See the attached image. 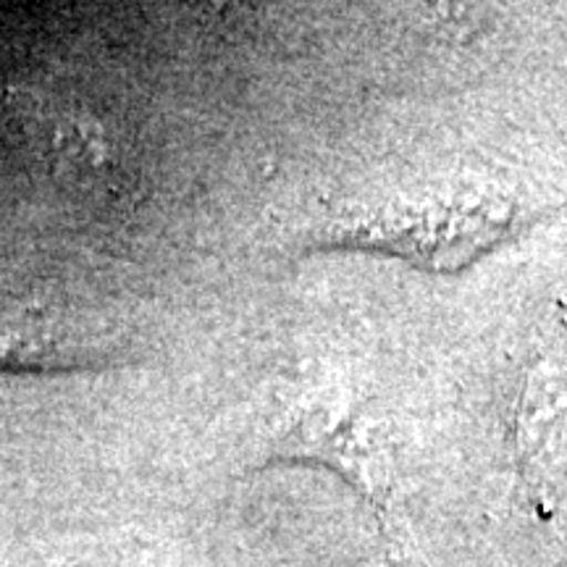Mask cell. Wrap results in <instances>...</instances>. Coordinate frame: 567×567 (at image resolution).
Masks as SVG:
<instances>
[{
  "label": "cell",
  "mask_w": 567,
  "mask_h": 567,
  "mask_svg": "<svg viewBox=\"0 0 567 567\" xmlns=\"http://www.w3.org/2000/svg\"><path fill=\"white\" fill-rule=\"evenodd\" d=\"M122 363L124 347L45 289L0 287V371L63 373Z\"/></svg>",
  "instance_id": "2"
},
{
  "label": "cell",
  "mask_w": 567,
  "mask_h": 567,
  "mask_svg": "<svg viewBox=\"0 0 567 567\" xmlns=\"http://www.w3.org/2000/svg\"><path fill=\"white\" fill-rule=\"evenodd\" d=\"M528 213L507 197L450 195L339 210L310 243L402 258L429 274H457L526 229Z\"/></svg>",
  "instance_id": "1"
}]
</instances>
